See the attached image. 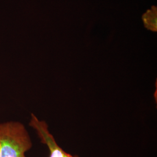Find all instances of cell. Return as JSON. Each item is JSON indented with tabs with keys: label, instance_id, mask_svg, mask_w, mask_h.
I'll return each mask as SVG.
<instances>
[{
	"label": "cell",
	"instance_id": "1",
	"mask_svg": "<svg viewBox=\"0 0 157 157\" xmlns=\"http://www.w3.org/2000/svg\"><path fill=\"white\" fill-rule=\"evenodd\" d=\"M32 146L24 125L18 122L0 124V157H26Z\"/></svg>",
	"mask_w": 157,
	"mask_h": 157
},
{
	"label": "cell",
	"instance_id": "2",
	"mask_svg": "<svg viewBox=\"0 0 157 157\" xmlns=\"http://www.w3.org/2000/svg\"><path fill=\"white\" fill-rule=\"evenodd\" d=\"M29 124L35 129L41 141L48 147L50 153V157H78L68 154L58 146L54 136L50 133L47 124L44 121H40L33 113L31 114Z\"/></svg>",
	"mask_w": 157,
	"mask_h": 157
},
{
	"label": "cell",
	"instance_id": "3",
	"mask_svg": "<svg viewBox=\"0 0 157 157\" xmlns=\"http://www.w3.org/2000/svg\"><path fill=\"white\" fill-rule=\"evenodd\" d=\"M156 11V9H152L151 10H149L144 15L143 20L147 28L151 30L152 28H154V30H155L154 28H156V25H155V23H156V14L155 15L154 13H155Z\"/></svg>",
	"mask_w": 157,
	"mask_h": 157
}]
</instances>
